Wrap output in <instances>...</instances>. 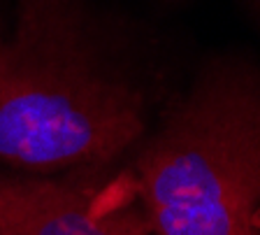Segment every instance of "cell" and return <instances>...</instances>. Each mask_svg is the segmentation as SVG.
I'll return each instance as SVG.
<instances>
[{"label": "cell", "mask_w": 260, "mask_h": 235, "mask_svg": "<svg viewBox=\"0 0 260 235\" xmlns=\"http://www.w3.org/2000/svg\"><path fill=\"white\" fill-rule=\"evenodd\" d=\"M130 182L151 235H260V82L207 86Z\"/></svg>", "instance_id": "obj_1"}, {"label": "cell", "mask_w": 260, "mask_h": 235, "mask_svg": "<svg viewBox=\"0 0 260 235\" xmlns=\"http://www.w3.org/2000/svg\"><path fill=\"white\" fill-rule=\"evenodd\" d=\"M140 133V100L125 86L0 47V163L26 170L100 163Z\"/></svg>", "instance_id": "obj_2"}, {"label": "cell", "mask_w": 260, "mask_h": 235, "mask_svg": "<svg viewBox=\"0 0 260 235\" xmlns=\"http://www.w3.org/2000/svg\"><path fill=\"white\" fill-rule=\"evenodd\" d=\"M0 235H151L130 177L112 184L0 175Z\"/></svg>", "instance_id": "obj_3"}]
</instances>
